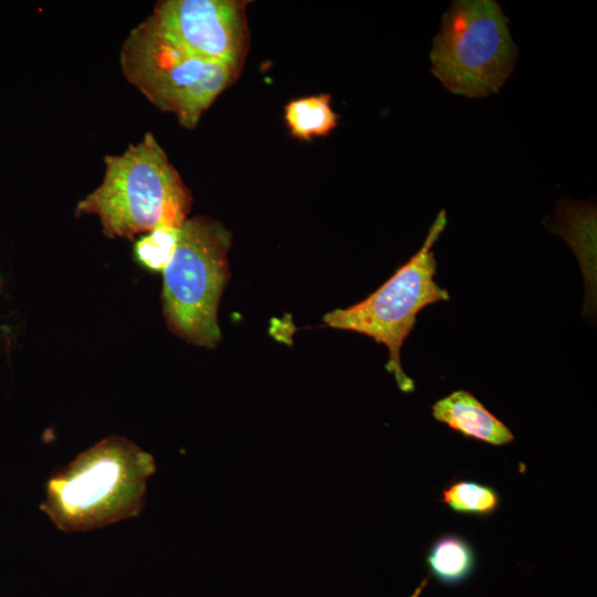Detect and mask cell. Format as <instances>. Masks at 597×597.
I'll use <instances>...</instances> for the list:
<instances>
[{
	"label": "cell",
	"instance_id": "7a4b0ae2",
	"mask_svg": "<svg viewBox=\"0 0 597 597\" xmlns=\"http://www.w3.org/2000/svg\"><path fill=\"white\" fill-rule=\"evenodd\" d=\"M101 185L81 199L76 216H97L103 234L133 240L158 228L180 229L192 195L151 133L119 155L104 157Z\"/></svg>",
	"mask_w": 597,
	"mask_h": 597
},
{
	"label": "cell",
	"instance_id": "9c48e42d",
	"mask_svg": "<svg viewBox=\"0 0 597 597\" xmlns=\"http://www.w3.org/2000/svg\"><path fill=\"white\" fill-rule=\"evenodd\" d=\"M427 564L438 582L447 586H459L472 576L476 557L464 538L448 534L432 544Z\"/></svg>",
	"mask_w": 597,
	"mask_h": 597
},
{
	"label": "cell",
	"instance_id": "52a82bcc",
	"mask_svg": "<svg viewBox=\"0 0 597 597\" xmlns=\"http://www.w3.org/2000/svg\"><path fill=\"white\" fill-rule=\"evenodd\" d=\"M248 1L161 0L148 20L187 52L241 72L249 49Z\"/></svg>",
	"mask_w": 597,
	"mask_h": 597
},
{
	"label": "cell",
	"instance_id": "30bf717a",
	"mask_svg": "<svg viewBox=\"0 0 597 597\" xmlns=\"http://www.w3.org/2000/svg\"><path fill=\"white\" fill-rule=\"evenodd\" d=\"M284 118L292 137L310 140L328 135L338 123L331 106V95L322 93L290 101Z\"/></svg>",
	"mask_w": 597,
	"mask_h": 597
},
{
	"label": "cell",
	"instance_id": "3957f363",
	"mask_svg": "<svg viewBox=\"0 0 597 597\" xmlns=\"http://www.w3.org/2000/svg\"><path fill=\"white\" fill-rule=\"evenodd\" d=\"M231 233L219 221L188 218L171 260L163 271V308L168 328L196 346L221 339L218 308L229 281Z\"/></svg>",
	"mask_w": 597,
	"mask_h": 597
},
{
	"label": "cell",
	"instance_id": "8fae6325",
	"mask_svg": "<svg viewBox=\"0 0 597 597\" xmlns=\"http://www.w3.org/2000/svg\"><path fill=\"white\" fill-rule=\"evenodd\" d=\"M442 502L458 513L489 515L498 509L499 495L489 485L460 481L443 490Z\"/></svg>",
	"mask_w": 597,
	"mask_h": 597
},
{
	"label": "cell",
	"instance_id": "5b68a950",
	"mask_svg": "<svg viewBox=\"0 0 597 597\" xmlns=\"http://www.w3.org/2000/svg\"><path fill=\"white\" fill-rule=\"evenodd\" d=\"M447 227L441 209L420 249L375 292L346 308H336L323 322L336 329L352 331L384 344L388 349L386 370L394 375L400 390L415 389L401 365L404 342L417 323L418 313L430 304L449 301V292L434 280L437 261L432 248Z\"/></svg>",
	"mask_w": 597,
	"mask_h": 597
},
{
	"label": "cell",
	"instance_id": "8992f818",
	"mask_svg": "<svg viewBox=\"0 0 597 597\" xmlns=\"http://www.w3.org/2000/svg\"><path fill=\"white\" fill-rule=\"evenodd\" d=\"M517 56L509 19L493 0H454L432 41L431 73L453 94L498 93Z\"/></svg>",
	"mask_w": 597,
	"mask_h": 597
},
{
	"label": "cell",
	"instance_id": "7c38bea8",
	"mask_svg": "<svg viewBox=\"0 0 597 597\" xmlns=\"http://www.w3.org/2000/svg\"><path fill=\"white\" fill-rule=\"evenodd\" d=\"M179 230L158 228L142 235L134 245L136 260L150 271L163 272L176 250Z\"/></svg>",
	"mask_w": 597,
	"mask_h": 597
},
{
	"label": "cell",
	"instance_id": "6da1fadb",
	"mask_svg": "<svg viewBox=\"0 0 597 597\" xmlns=\"http://www.w3.org/2000/svg\"><path fill=\"white\" fill-rule=\"evenodd\" d=\"M154 457L133 441L108 436L56 470L40 509L60 531L98 530L140 514Z\"/></svg>",
	"mask_w": 597,
	"mask_h": 597
},
{
	"label": "cell",
	"instance_id": "ba28073f",
	"mask_svg": "<svg viewBox=\"0 0 597 597\" xmlns=\"http://www.w3.org/2000/svg\"><path fill=\"white\" fill-rule=\"evenodd\" d=\"M433 418L463 436L493 446L512 442L511 430L492 415L472 394L455 390L432 405Z\"/></svg>",
	"mask_w": 597,
	"mask_h": 597
},
{
	"label": "cell",
	"instance_id": "277c9868",
	"mask_svg": "<svg viewBox=\"0 0 597 597\" xmlns=\"http://www.w3.org/2000/svg\"><path fill=\"white\" fill-rule=\"evenodd\" d=\"M119 62L125 78L157 108L192 129L240 72L184 50L146 18L123 42Z\"/></svg>",
	"mask_w": 597,
	"mask_h": 597
}]
</instances>
